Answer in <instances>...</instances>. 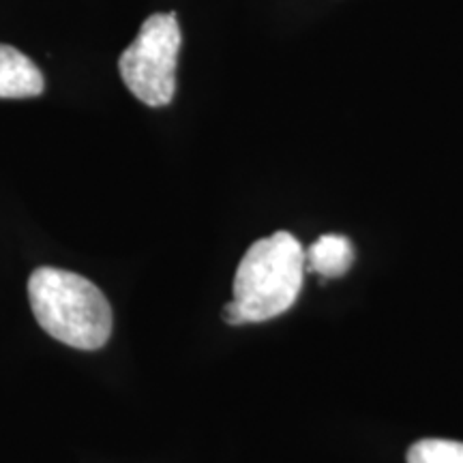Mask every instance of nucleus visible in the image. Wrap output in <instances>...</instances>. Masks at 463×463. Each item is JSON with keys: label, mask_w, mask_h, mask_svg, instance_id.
I'll return each mask as SVG.
<instances>
[{"label": "nucleus", "mask_w": 463, "mask_h": 463, "mask_svg": "<svg viewBox=\"0 0 463 463\" xmlns=\"http://www.w3.org/2000/svg\"><path fill=\"white\" fill-rule=\"evenodd\" d=\"M28 300L50 337L75 350H99L112 335V305L95 283L71 270L42 266L28 279Z\"/></svg>", "instance_id": "nucleus-1"}, {"label": "nucleus", "mask_w": 463, "mask_h": 463, "mask_svg": "<svg viewBox=\"0 0 463 463\" xmlns=\"http://www.w3.org/2000/svg\"><path fill=\"white\" fill-rule=\"evenodd\" d=\"M305 249L289 232L249 247L234 277V303L241 324L273 320L297 303L305 279Z\"/></svg>", "instance_id": "nucleus-2"}, {"label": "nucleus", "mask_w": 463, "mask_h": 463, "mask_svg": "<svg viewBox=\"0 0 463 463\" xmlns=\"http://www.w3.org/2000/svg\"><path fill=\"white\" fill-rule=\"evenodd\" d=\"M181 43L176 14L146 17L137 37L118 58V71L133 97L150 108H164L174 99Z\"/></svg>", "instance_id": "nucleus-3"}, {"label": "nucleus", "mask_w": 463, "mask_h": 463, "mask_svg": "<svg viewBox=\"0 0 463 463\" xmlns=\"http://www.w3.org/2000/svg\"><path fill=\"white\" fill-rule=\"evenodd\" d=\"M45 89L43 73L14 45L0 43V99H31Z\"/></svg>", "instance_id": "nucleus-4"}, {"label": "nucleus", "mask_w": 463, "mask_h": 463, "mask_svg": "<svg viewBox=\"0 0 463 463\" xmlns=\"http://www.w3.org/2000/svg\"><path fill=\"white\" fill-rule=\"evenodd\" d=\"M354 262V247L341 234L320 236L314 245L305 251V266L311 273H317L326 279L341 277L350 270Z\"/></svg>", "instance_id": "nucleus-5"}, {"label": "nucleus", "mask_w": 463, "mask_h": 463, "mask_svg": "<svg viewBox=\"0 0 463 463\" xmlns=\"http://www.w3.org/2000/svg\"><path fill=\"white\" fill-rule=\"evenodd\" d=\"M408 463H463V442L455 439H420L410 447Z\"/></svg>", "instance_id": "nucleus-6"}]
</instances>
